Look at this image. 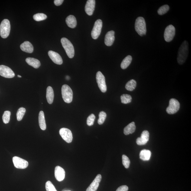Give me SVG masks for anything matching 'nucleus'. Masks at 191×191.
<instances>
[{"instance_id": "1", "label": "nucleus", "mask_w": 191, "mask_h": 191, "mask_svg": "<svg viewBox=\"0 0 191 191\" xmlns=\"http://www.w3.org/2000/svg\"><path fill=\"white\" fill-rule=\"evenodd\" d=\"M189 53V44L187 41H183L179 49L177 56V62L180 65L185 62Z\"/></svg>"}, {"instance_id": "2", "label": "nucleus", "mask_w": 191, "mask_h": 191, "mask_svg": "<svg viewBox=\"0 0 191 191\" xmlns=\"http://www.w3.org/2000/svg\"><path fill=\"white\" fill-rule=\"evenodd\" d=\"M135 29L136 32L139 36H143L146 35V23L145 19L143 17H139L136 19L135 23Z\"/></svg>"}, {"instance_id": "3", "label": "nucleus", "mask_w": 191, "mask_h": 191, "mask_svg": "<svg viewBox=\"0 0 191 191\" xmlns=\"http://www.w3.org/2000/svg\"><path fill=\"white\" fill-rule=\"evenodd\" d=\"M61 43L68 57L70 58L74 57V49L71 42L67 38H63L61 39Z\"/></svg>"}, {"instance_id": "4", "label": "nucleus", "mask_w": 191, "mask_h": 191, "mask_svg": "<svg viewBox=\"0 0 191 191\" xmlns=\"http://www.w3.org/2000/svg\"><path fill=\"white\" fill-rule=\"evenodd\" d=\"M10 22L8 19H4L0 25V35L3 38L9 36L11 31Z\"/></svg>"}, {"instance_id": "5", "label": "nucleus", "mask_w": 191, "mask_h": 191, "mask_svg": "<svg viewBox=\"0 0 191 191\" xmlns=\"http://www.w3.org/2000/svg\"><path fill=\"white\" fill-rule=\"evenodd\" d=\"M61 91L64 101L68 104L71 102L73 100V93L69 86L66 84L63 85Z\"/></svg>"}, {"instance_id": "6", "label": "nucleus", "mask_w": 191, "mask_h": 191, "mask_svg": "<svg viewBox=\"0 0 191 191\" xmlns=\"http://www.w3.org/2000/svg\"><path fill=\"white\" fill-rule=\"evenodd\" d=\"M180 104L177 100L175 99H171L169 101V104L166 108L167 113L170 114L176 113L179 110Z\"/></svg>"}, {"instance_id": "7", "label": "nucleus", "mask_w": 191, "mask_h": 191, "mask_svg": "<svg viewBox=\"0 0 191 191\" xmlns=\"http://www.w3.org/2000/svg\"><path fill=\"white\" fill-rule=\"evenodd\" d=\"M102 27V21L100 19L95 21L94 28L91 32L92 37L94 40H96L101 34Z\"/></svg>"}, {"instance_id": "8", "label": "nucleus", "mask_w": 191, "mask_h": 191, "mask_svg": "<svg viewBox=\"0 0 191 191\" xmlns=\"http://www.w3.org/2000/svg\"><path fill=\"white\" fill-rule=\"evenodd\" d=\"M96 79L100 90L102 92H106L107 90L106 80L104 75L101 72L99 71L97 72Z\"/></svg>"}, {"instance_id": "9", "label": "nucleus", "mask_w": 191, "mask_h": 191, "mask_svg": "<svg viewBox=\"0 0 191 191\" xmlns=\"http://www.w3.org/2000/svg\"><path fill=\"white\" fill-rule=\"evenodd\" d=\"M175 35V28L172 25L166 27L164 34V37L166 42H169L172 41Z\"/></svg>"}, {"instance_id": "10", "label": "nucleus", "mask_w": 191, "mask_h": 191, "mask_svg": "<svg viewBox=\"0 0 191 191\" xmlns=\"http://www.w3.org/2000/svg\"><path fill=\"white\" fill-rule=\"evenodd\" d=\"M13 161L15 167L17 168L23 169L28 168V161L18 156H14Z\"/></svg>"}, {"instance_id": "11", "label": "nucleus", "mask_w": 191, "mask_h": 191, "mask_svg": "<svg viewBox=\"0 0 191 191\" xmlns=\"http://www.w3.org/2000/svg\"><path fill=\"white\" fill-rule=\"evenodd\" d=\"M0 75L8 78H14L15 76L13 70L8 67L4 65H0Z\"/></svg>"}, {"instance_id": "12", "label": "nucleus", "mask_w": 191, "mask_h": 191, "mask_svg": "<svg viewBox=\"0 0 191 191\" xmlns=\"http://www.w3.org/2000/svg\"><path fill=\"white\" fill-rule=\"evenodd\" d=\"M60 136L68 143L71 142L73 140V135L71 131L69 129L62 128L59 131Z\"/></svg>"}, {"instance_id": "13", "label": "nucleus", "mask_w": 191, "mask_h": 191, "mask_svg": "<svg viewBox=\"0 0 191 191\" xmlns=\"http://www.w3.org/2000/svg\"><path fill=\"white\" fill-rule=\"evenodd\" d=\"M149 133L147 130H144L142 133L140 138H137L136 143L139 146L145 145L149 140Z\"/></svg>"}, {"instance_id": "14", "label": "nucleus", "mask_w": 191, "mask_h": 191, "mask_svg": "<svg viewBox=\"0 0 191 191\" xmlns=\"http://www.w3.org/2000/svg\"><path fill=\"white\" fill-rule=\"evenodd\" d=\"M48 55L51 59L56 64L61 65L63 63L62 57L59 54L53 51H49L48 52Z\"/></svg>"}, {"instance_id": "15", "label": "nucleus", "mask_w": 191, "mask_h": 191, "mask_svg": "<svg viewBox=\"0 0 191 191\" xmlns=\"http://www.w3.org/2000/svg\"><path fill=\"white\" fill-rule=\"evenodd\" d=\"M102 180V176L100 174L98 175L86 191H96L99 188L100 183Z\"/></svg>"}, {"instance_id": "16", "label": "nucleus", "mask_w": 191, "mask_h": 191, "mask_svg": "<svg viewBox=\"0 0 191 191\" xmlns=\"http://www.w3.org/2000/svg\"><path fill=\"white\" fill-rule=\"evenodd\" d=\"M95 0H88L85 6L86 13L89 16H91L94 13L95 7Z\"/></svg>"}, {"instance_id": "17", "label": "nucleus", "mask_w": 191, "mask_h": 191, "mask_svg": "<svg viewBox=\"0 0 191 191\" xmlns=\"http://www.w3.org/2000/svg\"><path fill=\"white\" fill-rule=\"evenodd\" d=\"M55 175L56 179L59 182H61L65 179V171L60 166H56L55 170Z\"/></svg>"}, {"instance_id": "18", "label": "nucleus", "mask_w": 191, "mask_h": 191, "mask_svg": "<svg viewBox=\"0 0 191 191\" xmlns=\"http://www.w3.org/2000/svg\"><path fill=\"white\" fill-rule=\"evenodd\" d=\"M115 32L113 31H110L105 36L104 43L107 46H111L113 44L115 40Z\"/></svg>"}, {"instance_id": "19", "label": "nucleus", "mask_w": 191, "mask_h": 191, "mask_svg": "<svg viewBox=\"0 0 191 191\" xmlns=\"http://www.w3.org/2000/svg\"><path fill=\"white\" fill-rule=\"evenodd\" d=\"M21 50L24 52L32 53L33 52L34 48L32 44L28 41H24L20 45Z\"/></svg>"}, {"instance_id": "20", "label": "nucleus", "mask_w": 191, "mask_h": 191, "mask_svg": "<svg viewBox=\"0 0 191 191\" xmlns=\"http://www.w3.org/2000/svg\"><path fill=\"white\" fill-rule=\"evenodd\" d=\"M66 23L69 28H74L77 26V21L74 16L70 15L66 19Z\"/></svg>"}, {"instance_id": "21", "label": "nucleus", "mask_w": 191, "mask_h": 191, "mask_svg": "<svg viewBox=\"0 0 191 191\" xmlns=\"http://www.w3.org/2000/svg\"><path fill=\"white\" fill-rule=\"evenodd\" d=\"M136 129L134 122H133L125 127L124 133L125 135H128L130 134H132L135 132Z\"/></svg>"}, {"instance_id": "22", "label": "nucleus", "mask_w": 191, "mask_h": 191, "mask_svg": "<svg viewBox=\"0 0 191 191\" xmlns=\"http://www.w3.org/2000/svg\"><path fill=\"white\" fill-rule=\"evenodd\" d=\"M26 62L29 65L31 66L34 68H37L40 67L41 63L40 61L36 59L33 58L28 57L26 60Z\"/></svg>"}, {"instance_id": "23", "label": "nucleus", "mask_w": 191, "mask_h": 191, "mask_svg": "<svg viewBox=\"0 0 191 191\" xmlns=\"http://www.w3.org/2000/svg\"><path fill=\"white\" fill-rule=\"evenodd\" d=\"M39 123L40 129L43 130H45L46 129V124L45 119V114L43 111H41L39 113Z\"/></svg>"}, {"instance_id": "24", "label": "nucleus", "mask_w": 191, "mask_h": 191, "mask_svg": "<svg viewBox=\"0 0 191 191\" xmlns=\"http://www.w3.org/2000/svg\"><path fill=\"white\" fill-rule=\"evenodd\" d=\"M46 99L49 104L53 103L54 99V92L52 87L49 86L46 89Z\"/></svg>"}, {"instance_id": "25", "label": "nucleus", "mask_w": 191, "mask_h": 191, "mask_svg": "<svg viewBox=\"0 0 191 191\" xmlns=\"http://www.w3.org/2000/svg\"><path fill=\"white\" fill-rule=\"evenodd\" d=\"M151 155V152L150 151L144 149L141 151L139 157L142 160L146 161L150 160Z\"/></svg>"}, {"instance_id": "26", "label": "nucleus", "mask_w": 191, "mask_h": 191, "mask_svg": "<svg viewBox=\"0 0 191 191\" xmlns=\"http://www.w3.org/2000/svg\"><path fill=\"white\" fill-rule=\"evenodd\" d=\"M132 57L130 55H128L125 58L121 64V67L122 69L125 70L129 67L132 61Z\"/></svg>"}, {"instance_id": "27", "label": "nucleus", "mask_w": 191, "mask_h": 191, "mask_svg": "<svg viewBox=\"0 0 191 191\" xmlns=\"http://www.w3.org/2000/svg\"><path fill=\"white\" fill-rule=\"evenodd\" d=\"M137 83L135 80L132 79L126 83L125 88L127 90L129 91H132L135 89Z\"/></svg>"}, {"instance_id": "28", "label": "nucleus", "mask_w": 191, "mask_h": 191, "mask_svg": "<svg viewBox=\"0 0 191 191\" xmlns=\"http://www.w3.org/2000/svg\"><path fill=\"white\" fill-rule=\"evenodd\" d=\"M26 112V109L23 107H21L17 112L16 114L17 119L18 121H20L23 119Z\"/></svg>"}, {"instance_id": "29", "label": "nucleus", "mask_w": 191, "mask_h": 191, "mask_svg": "<svg viewBox=\"0 0 191 191\" xmlns=\"http://www.w3.org/2000/svg\"><path fill=\"white\" fill-rule=\"evenodd\" d=\"M132 97L130 95L127 94H123L121 96L122 103L126 104L130 103L132 101Z\"/></svg>"}, {"instance_id": "30", "label": "nucleus", "mask_w": 191, "mask_h": 191, "mask_svg": "<svg viewBox=\"0 0 191 191\" xmlns=\"http://www.w3.org/2000/svg\"><path fill=\"white\" fill-rule=\"evenodd\" d=\"M170 7L168 5H165L160 7L158 11V13L159 15H162L167 13L169 10Z\"/></svg>"}, {"instance_id": "31", "label": "nucleus", "mask_w": 191, "mask_h": 191, "mask_svg": "<svg viewBox=\"0 0 191 191\" xmlns=\"http://www.w3.org/2000/svg\"><path fill=\"white\" fill-rule=\"evenodd\" d=\"M47 16L43 13H38L34 15L33 18L36 21H40L45 20L47 18Z\"/></svg>"}, {"instance_id": "32", "label": "nucleus", "mask_w": 191, "mask_h": 191, "mask_svg": "<svg viewBox=\"0 0 191 191\" xmlns=\"http://www.w3.org/2000/svg\"><path fill=\"white\" fill-rule=\"evenodd\" d=\"M11 112L9 111H5L2 117V119L4 124H8L10 120Z\"/></svg>"}, {"instance_id": "33", "label": "nucleus", "mask_w": 191, "mask_h": 191, "mask_svg": "<svg viewBox=\"0 0 191 191\" xmlns=\"http://www.w3.org/2000/svg\"><path fill=\"white\" fill-rule=\"evenodd\" d=\"M107 117V114L105 112L102 111L100 112L99 114V118L98 121V123L99 125H102L103 124L106 120Z\"/></svg>"}, {"instance_id": "34", "label": "nucleus", "mask_w": 191, "mask_h": 191, "mask_svg": "<svg viewBox=\"0 0 191 191\" xmlns=\"http://www.w3.org/2000/svg\"><path fill=\"white\" fill-rule=\"evenodd\" d=\"M122 163L125 168H129L130 164V161L129 159L126 155H123L122 156Z\"/></svg>"}, {"instance_id": "35", "label": "nucleus", "mask_w": 191, "mask_h": 191, "mask_svg": "<svg viewBox=\"0 0 191 191\" xmlns=\"http://www.w3.org/2000/svg\"><path fill=\"white\" fill-rule=\"evenodd\" d=\"M45 188L46 191H57L56 189L54 186L50 181H48L46 182Z\"/></svg>"}, {"instance_id": "36", "label": "nucleus", "mask_w": 191, "mask_h": 191, "mask_svg": "<svg viewBox=\"0 0 191 191\" xmlns=\"http://www.w3.org/2000/svg\"><path fill=\"white\" fill-rule=\"evenodd\" d=\"M96 117L94 114H91L88 117L87 120V124L89 126H91L94 125Z\"/></svg>"}, {"instance_id": "37", "label": "nucleus", "mask_w": 191, "mask_h": 191, "mask_svg": "<svg viewBox=\"0 0 191 191\" xmlns=\"http://www.w3.org/2000/svg\"><path fill=\"white\" fill-rule=\"evenodd\" d=\"M129 188L126 185H122L117 189L116 191H127Z\"/></svg>"}, {"instance_id": "38", "label": "nucleus", "mask_w": 191, "mask_h": 191, "mask_svg": "<svg viewBox=\"0 0 191 191\" xmlns=\"http://www.w3.org/2000/svg\"><path fill=\"white\" fill-rule=\"evenodd\" d=\"M63 1V0H55L54 1V3L56 6H58L61 5Z\"/></svg>"}, {"instance_id": "39", "label": "nucleus", "mask_w": 191, "mask_h": 191, "mask_svg": "<svg viewBox=\"0 0 191 191\" xmlns=\"http://www.w3.org/2000/svg\"><path fill=\"white\" fill-rule=\"evenodd\" d=\"M66 79L67 80H69L70 79V77L69 76H66Z\"/></svg>"}, {"instance_id": "40", "label": "nucleus", "mask_w": 191, "mask_h": 191, "mask_svg": "<svg viewBox=\"0 0 191 191\" xmlns=\"http://www.w3.org/2000/svg\"><path fill=\"white\" fill-rule=\"evenodd\" d=\"M18 77L19 78H21L22 77L20 75H18Z\"/></svg>"}, {"instance_id": "41", "label": "nucleus", "mask_w": 191, "mask_h": 191, "mask_svg": "<svg viewBox=\"0 0 191 191\" xmlns=\"http://www.w3.org/2000/svg\"></svg>"}]
</instances>
